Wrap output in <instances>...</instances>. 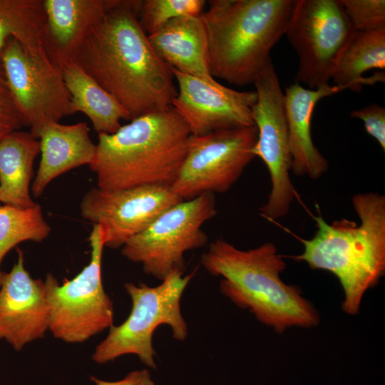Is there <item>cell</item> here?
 <instances>
[{
	"mask_svg": "<svg viewBox=\"0 0 385 385\" xmlns=\"http://www.w3.org/2000/svg\"><path fill=\"white\" fill-rule=\"evenodd\" d=\"M346 90L327 84L312 89L295 82L286 88L284 106L292 159L291 171L297 176L315 180L328 169L329 163L315 147L311 135V120L316 104L323 98Z\"/></svg>",
	"mask_w": 385,
	"mask_h": 385,
	"instance_id": "cell-16",
	"label": "cell"
},
{
	"mask_svg": "<svg viewBox=\"0 0 385 385\" xmlns=\"http://www.w3.org/2000/svg\"><path fill=\"white\" fill-rule=\"evenodd\" d=\"M89 263L73 279L60 284L51 273L44 280L53 336L70 344L83 343L113 325L114 309L102 282L104 245L101 227L93 224L88 237Z\"/></svg>",
	"mask_w": 385,
	"mask_h": 385,
	"instance_id": "cell-7",
	"label": "cell"
},
{
	"mask_svg": "<svg viewBox=\"0 0 385 385\" xmlns=\"http://www.w3.org/2000/svg\"><path fill=\"white\" fill-rule=\"evenodd\" d=\"M1 205V202H0V206Z\"/></svg>",
	"mask_w": 385,
	"mask_h": 385,
	"instance_id": "cell-30",
	"label": "cell"
},
{
	"mask_svg": "<svg viewBox=\"0 0 385 385\" xmlns=\"http://www.w3.org/2000/svg\"><path fill=\"white\" fill-rule=\"evenodd\" d=\"M351 116L363 121L369 135L372 136L385 150V108L371 104L361 109L354 110Z\"/></svg>",
	"mask_w": 385,
	"mask_h": 385,
	"instance_id": "cell-28",
	"label": "cell"
},
{
	"mask_svg": "<svg viewBox=\"0 0 385 385\" xmlns=\"http://www.w3.org/2000/svg\"><path fill=\"white\" fill-rule=\"evenodd\" d=\"M96 385H155L150 371L143 369L130 372L123 379L115 381H108L91 376Z\"/></svg>",
	"mask_w": 385,
	"mask_h": 385,
	"instance_id": "cell-29",
	"label": "cell"
},
{
	"mask_svg": "<svg viewBox=\"0 0 385 385\" xmlns=\"http://www.w3.org/2000/svg\"><path fill=\"white\" fill-rule=\"evenodd\" d=\"M84 122L72 125L51 123L39 131L41 160L31 184L32 195L41 196L52 180L77 167L90 165L96 150Z\"/></svg>",
	"mask_w": 385,
	"mask_h": 385,
	"instance_id": "cell-18",
	"label": "cell"
},
{
	"mask_svg": "<svg viewBox=\"0 0 385 385\" xmlns=\"http://www.w3.org/2000/svg\"><path fill=\"white\" fill-rule=\"evenodd\" d=\"M148 38L157 56L172 68L205 81L214 79L208 66L206 30L200 15L178 17Z\"/></svg>",
	"mask_w": 385,
	"mask_h": 385,
	"instance_id": "cell-19",
	"label": "cell"
},
{
	"mask_svg": "<svg viewBox=\"0 0 385 385\" xmlns=\"http://www.w3.org/2000/svg\"><path fill=\"white\" fill-rule=\"evenodd\" d=\"M172 71L178 88L172 106L191 135L255 125L252 108L257 101L256 91H240L215 78L205 81Z\"/></svg>",
	"mask_w": 385,
	"mask_h": 385,
	"instance_id": "cell-14",
	"label": "cell"
},
{
	"mask_svg": "<svg viewBox=\"0 0 385 385\" xmlns=\"http://www.w3.org/2000/svg\"><path fill=\"white\" fill-rule=\"evenodd\" d=\"M17 254L0 286V339L21 351L48 330L50 309L44 280L32 278L24 267V252L17 248Z\"/></svg>",
	"mask_w": 385,
	"mask_h": 385,
	"instance_id": "cell-15",
	"label": "cell"
},
{
	"mask_svg": "<svg viewBox=\"0 0 385 385\" xmlns=\"http://www.w3.org/2000/svg\"><path fill=\"white\" fill-rule=\"evenodd\" d=\"M205 4L203 0L138 1L137 16L142 29L149 36L178 17L200 15Z\"/></svg>",
	"mask_w": 385,
	"mask_h": 385,
	"instance_id": "cell-25",
	"label": "cell"
},
{
	"mask_svg": "<svg viewBox=\"0 0 385 385\" xmlns=\"http://www.w3.org/2000/svg\"><path fill=\"white\" fill-rule=\"evenodd\" d=\"M61 68L72 114L84 113L98 133H113L121 126L120 120H130L121 105L76 62L67 61Z\"/></svg>",
	"mask_w": 385,
	"mask_h": 385,
	"instance_id": "cell-21",
	"label": "cell"
},
{
	"mask_svg": "<svg viewBox=\"0 0 385 385\" xmlns=\"http://www.w3.org/2000/svg\"><path fill=\"white\" fill-rule=\"evenodd\" d=\"M51 230L38 203L30 208L0 206V286L4 272L1 265L5 255L22 242H42Z\"/></svg>",
	"mask_w": 385,
	"mask_h": 385,
	"instance_id": "cell-24",
	"label": "cell"
},
{
	"mask_svg": "<svg viewBox=\"0 0 385 385\" xmlns=\"http://www.w3.org/2000/svg\"><path fill=\"white\" fill-rule=\"evenodd\" d=\"M182 201L168 186L143 185L121 190L96 186L83 195L80 210L84 219L101 227L105 247L118 249Z\"/></svg>",
	"mask_w": 385,
	"mask_h": 385,
	"instance_id": "cell-13",
	"label": "cell"
},
{
	"mask_svg": "<svg viewBox=\"0 0 385 385\" xmlns=\"http://www.w3.org/2000/svg\"><path fill=\"white\" fill-rule=\"evenodd\" d=\"M138 1L118 0L90 30L76 62L126 111L130 120L172 106V68L155 53L138 21Z\"/></svg>",
	"mask_w": 385,
	"mask_h": 385,
	"instance_id": "cell-1",
	"label": "cell"
},
{
	"mask_svg": "<svg viewBox=\"0 0 385 385\" xmlns=\"http://www.w3.org/2000/svg\"><path fill=\"white\" fill-rule=\"evenodd\" d=\"M353 31L339 0H295L284 34L299 58L296 82L329 84Z\"/></svg>",
	"mask_w": 385,
	"mask_h": 385,
	"instance_id": "cell-11",
	"label": "cell"
},
{
	"mask_svg": "<svg viewBox=\"0 0 385 385\" xmlns=\"http://www.w3.org/2000/svg\"><path fill=\"white\" fill-rule=\"evenodd\" d=\"M117 1L43 0L48 58L60 68L71 61L90 30Z\"/></svg>",
	"mask_w": 385,
	"mask_h": 385,
	"instance_id": "cell-17",
	"label": "cell"
},
{
	"mask_svg": "<svg viewBox=\"0 0 385 385\" xmlns=\"http://www.w3.org/2000/svg\"><path fill=\"white\" fill-rule=\"evenodd\" d=\"M354 31L385 28L384 0H339Z\"/></svg>",
	"mask_w": 385,
	"mask_h": 385,
	"instance_id": "cell-26",
	"label": "cell"
},
{
	"mask_svg": "<svg viewBox=\"0 0 385 385\" xmlns=\"http://www.w3.org/2000/svg\"><path fill=\"white\" fill-rule=\"evenodd\" d=\"M190 135L173 106L132 119L113 133H98L89 165L96 175L97 187H170L185 157Z\"/></svg>",
	"mask_w": 385,
	"mask_h": 385,
	"instance_id": "cell-4",
	"label": "cell"
},
{
	"mask_svg": "<svg viewBox=\"0 0 385 385\" xmlns=\"http://www.w3.org/2000/svg\"><path fill=\"white\" fill-rule=\"evenodd\" d=\"M43 0H0V56L11 39L29 53L47 54Z\"/></svg>",
	"mask_w": 385,
	"mask_h": 385,
	"instance_id": "cell-23",
	"label": "cell"
},
{
	"mask_svg": "<svg viewBox=\"0 0 385 385\" xmlns=\"http://www.w3.org/2000/svg\"><path fill=\"white\" fill-rule=\"evenodd\" d=\"M1 60L8 86L24 126L36 138L46 124L72 114L71 96L61 68L47 54L34 56L11 39Z\"/></svg>",
	"mask_w": 385,
	"mask_h": 385,
	"instance_id": "cell-12",
	"label": "cell"
},
{
	"mask_svg": "<svg viewBox=\"0 0 385 385\" xmlns=\"http://www.w3.org/2000/svg\"><path fill=\"white\" fill-rule=\"evenodd\" d=\"M200 262L209 274L222 277V294L276 332L319 324L317 311L301 291L282 280L286 263L273 243L243 250L220 238L209 245Z\"/></svg>",
	"mask_w": 385,
	"mask_h": 385,
	"instance_id": "cell-2",
	"label": "cell"
},
{
	"mask_svg": "<svg viewBox=\"0 0 385 385\" xmlns=\"http://www.w3.org/2000/svg\"><path fill=\"white\" fill-rule=\"evenodd\" d=\"M255 125L190 135L171 190L183 200L227 192L254 159Z\"/></svg>",
	"mask_w": 385,
	"mask_h": 385,
	"instance_id": "cell-10",
	"label": "cell"
},
{
	"mask_svg": "<svg viewBox=\"0 0 385 385\" xmlns=\"http://www.w3.org/2000/svg\"><path fill=\"white\" fill-rule=\"evenodd\" d=\"M217 215L214 194L183 200L163 212L121 247V255L142 265L146 274L163 281L173 270H184L186 252L202 247L208 237L202 225Z\"/></svg>",
	"mask_w": 385,
	"mask_h": 385,
	"instance_id": "cell-8",
	"label": "cell"
},
{
	"mask_svg": "<svg viewBox=\"0 0 385 385\" xmlns=\"http://www.w3.org/2000/svg\"><path fill=\"white\" fill-rule=\"evenodd\" d=\"M385 68V28L372 31H354L342 51L332 78L334 85L359 91L364 84L384 82V72L364 78L370 69Z\"/></svg>",
	"mask_w": 385,
	"mask_h": 385,
	"instance_id": "cell-22",
	"label": "cell"
},
{
	"mask_svg": "<svg viewBox=\"0 0 385 385\" xmlns=\"http://www.w3.org/2000/svg\"><path fill=\"white\" fill-rule=\"evenodd\" d=\"M23 126L24 120L8 86L0 56V141Z\"/></svg>",
	"mask_w": 385,
	"mask_h": 385,
	"instance_id": "cell-27",
	"label": "cell"
},
{
	"mask_svg": "<svg viewBox=\"0 0 385 385\" xmlns=\"http://www.w3.org/2000/svg\"><path fill=\"white\" fill-rule=\"evenodd\" d=\"M295 0H211L200 16L207 38L211 76L253 84L284 35Z\"/></svg>",
	"mask_w": 385,
	"mask_h": 385,
	"instance_id": "cell-5",
	"label": "cell"
},
{
	"mask_svg": "<svg viewBox=\"0 0 385 385\" xmlns=\"http://www.w3.org/2000/svg\"><path fill=\"white\" fill-rule=\"evenodd\" d=\"M183 274V271L173 270L156 287L125 283V291L132 302L131 311L122 324L109 329L107 337L95 348L92 359L103 364L133 354L145 365L155 369L153 336L156 328L168 325L173 338L180 342L188 336L180 301L195 272L185 276Z\"/></svg>",
	"mask_w": 385,
	"mask_h": 385,
	"instance_id": "cell-6",
	"label": "cell"
},
{
	"mask_svg": "<svg viewBox=\"0 0 385 385\" xmlns=\"http://www.w3.org/2000/svg\"><path fill=\"white\" fill-rule=\"evenodd\" d=\"M40 141L30 132L16 130L0 141V202L21 208L36 205L30 195L34 163Z\"/></svg>",
	"mask_w": 385,
	"mask_h": 385,
	"instance_id": "cell-20",
	"label": "cell"
},
{
	"mask_svg": "<svg viewBox=\"0 0 385 385\" xmlns=\"http://www.w3.org/2000/svg\"><path fill=\"white\" fill-rule=\"evenodd\" d=\"M253 84L257 98L252 115L257 138L252 153L266 165L272 185L268 200L260 211L263 217L274 220L287 215L297 192L289 177L292 159L284 94L272 60Z\"/></svg>",
	"mask_w": 385,
	"mask_h": 385,
	"instance_id": "cell-9",
	"label": "cell"
},
{
	"mask_svg": "<svg viewBox=\"0 0 385 385\" xmlns=\"http://www.w3.org/2000/svg\"><path fill=\"white\" fill-rule=\"evenodd\" d=\"M360 224L346 218L329 224L318 212L317 230L309 240L300 239L304 252L292 258L311 269L332 273L344 293L343 311L359 312L364 294L377 284L385 272V196L356 193L351 198Z\"/></svg>",
	"mask_w": 385,
	"mask_h": 385,
	"instance_id": "cell-3",
	"label": "cell"
}]
</instances>
